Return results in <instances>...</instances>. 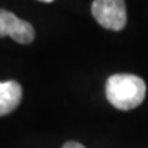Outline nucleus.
I'll use <instances>...</instances> for the list:
<instances>
[{
	"instance_id": "20e7f679",
	"label": "nucleus",
	"mask_w": 148,
	"mask_h": 148,
	"mask_svg": "<svg viewBox=\"0 0 148 148\" xmlns=\"http://www.w3.org/2000/svg\"><path fill=\"white\" fill-rule=\"evenodd\" d=\"M22 100V86L16 81L0 82V116L7 115L19 106Z\"/></svg>"
},
{
	"instance_id": "f03ea898",
	"label": "nucleus",
	"mask_w": 148,
	"mask_h": 148,
	"mask_svg": "<svg viewBox=\"0 0 148 148\" xmlns=\"http://www.w3.org/2000/svg\"><path fill=\"white\" fill-rule=\"evenodd\" d=\"M90 11L96 22L106 29L118 32L126 26L125 0H95Z\"/></svg>"
},
{
	"instance_id": "39448f33",
	"label": "nucleus",
	"mask_w": 148,
	"mask_h": 148,
	"mask_svg": "<svg viewBox=\"0 0 148 148\" xmlns=\"http://www.w3.org/2000/svg\"><path fill=\"white\" fill-rule=\"evenodd\" d=\"M62 148H85L81 143H77V141H67Z\"/></svg>"
},
{
	"instance_id": "7ed1b4c3",
	"label": "nucleus",
	"mask_w": 148,
	"mask_h": 148,
	"mask_svg": "<svg viewBox=\"0 0 148 148\" xmlns=\"http://www.w3.org/2000/svg\"><path fill=\"white\" fill-rule=\"evenodd\" d=\"M10 36L19 44H29L34 40V29L27 21L19 19L14 12L0 10V38Z\"/></svg>"
},
{
	"instance_id": "423d86ee",
	"label": "nucleus",
	"mask_w": 148,
	"mask_h": 148,
	"mask_svg": "<svg viewBox=\"0 0 148 148\" xmlns=\"http://www.w3.org/2000/svg\"><path fill=\"white\" fill-rule=\"evenodd\" d=\"M38 1H42V3H51L53 0H38Z\"/></svg>"
},
{
	"instance_id": "f257e3e1",
	"label": "nucleus",
	"mask_w": 148,
	"mask_h": 148,
	"mask_svg": "<svg viewBox=\"0 0 148 148\" xmlns=\"http://www.w3.org/2000/svg\"><path fill=\"white\" fill-rule=\"evenodd\" d=\"M147 86L143 78L134 74H114L106 82L107 100L118 110H133L145 99Z\"/></svg>"
}]
</instances>
